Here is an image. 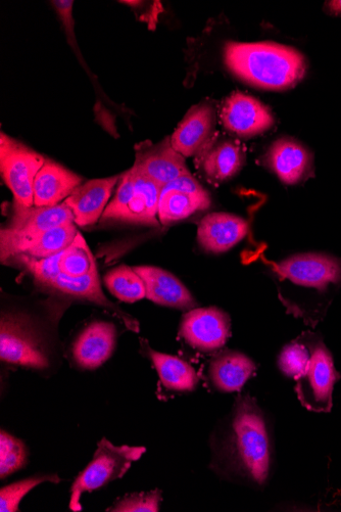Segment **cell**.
I'll list each match as a JSON object with an SVG mask.
<instances>
[{"instance_id":"20","label":"cell","mask_w":341,"mask_h":512,"mask_svg":"<svg viewBox=\"0 0 341 512\" xmlns=\"http://www.w3.org/2000/svg\"><path fill=\"white\" fill-rule=\"evenodd\" d=\"M197 158L199 169L213 184L234 177L246 160L245 152L233 141L212 142Z\"/></svg>"},{"instance_id":"1","label":"cell","mask_w":341,"mask_h":512,"mask_svg":"<svg viewBox=\"0 0 341 512\" xmlns=\"http://www.w3.org/2000/svg\"><path fill=\"white\" fill-rule=\"evenodd\" d=\"M211 468L218 475L255 489L271 475L273 446L267 417L257 401L239 395L212 437Z\"/></svg>"},{"instance_id":"30","label":"cell","mask_w":341,"mask_h":512,"mask_svg":"<svg viewBox=\"0 0 341 512\" xmlns=\"http://www.w3.org/2000/svg\"><path fill=\"white\" fill-rule=\"evenodd\" d=\"M162 491L154 490L126 495L107 511L113 512H158L163 500Z\"/></svg>"},{"instance_id":"2","label":"cell","mask_w":341,"mask_h":512,"mask_svg":"<svg viewBox=\"0 0 341 512\" xmlns=\"http://www.w3.org/2000/svg\"><path fill=\"white\" fill-rule=\"evenodd\" d=\"M224 60L237 77L254 86L283 90L297 85L306 74L304 56L289 46L272 43L229 42Z\"/></svg>"},{"instance_id":"17","label":"cell","mask_w":341,"mask_h":512,"mask_svg":"<svg viewBox=\"0 0 341 512\" xmlns=\"http://www.w3.org/2000/svg\"><path fill=\"white\" fill-rule=\"evenodd\" d=\"M249 223L236 215L212 213L200 223L198 240L204 250L211 253H224L246 238Z\"/></svg>"},{"instance_id":"10","label":"cell","mask_w":341,"mask_h":512,"mask_svg":"<svg viewBox=\"0 0 341 512\" xmlns=\"http://www.w3.org/2000/svg\"><path fill=\"white\" fill-rule=\"evenodd\" d=\"M211 205L209 193L191 174L183 175L164 186L158 217L164 225L188 218Z\"/></svg>"},{"instance_id":"3","label":"cell","mask_w":341,"mask_h":512,"mask_svg":"<svg viewBox=\"0 0 341 512\" xmlns=\"http://www.w3.org/2000/svg\"><path fill=\"white\" fill-rule=\"evenodd\" d=\"M145 451L144 447L115 446L106 438L102 439L97 444L93 459L72 485L70 509L75 512L81 511L80 500L83 493L99 490L121 479Z\"/></svg>"},{"instance_id":"15","label":"cell","mask_w":341,"mask_h":512,"mask_svg":"<svg viewBox=\"0 0 341 512\" xmlns=\"http://www.w3.org/2000/svg\"><path fill=\"white\" fill-rule=\"evenodd\" d=\"M117 331L113 323L94 321L78 336L72 347L75 363L94 370L107 362L116 347Z\"/></svg>"},{"instance_id":"6","label":"cell","mask_w":341,"mask_h":512,"mask_svg":"<svg viewBox=\"0 0 341 512\" xmlns=\"http://www.w3.org/2000/svg\"><path fill=\"white\" fill-rule=\"evenodd\" d=\"M0 358L4 362L44 370L50 366L42 341L22 315L3 314L0 322Z\"/></svg>"},{"instance_id":"22","label":"cell","mask_w":341,"mask_h":512,"mask_svg":"<svg viewBox=\"0 0 341 512\" xmlns=\"http://www.w3.org/2000/svg\"><path fill=\"white\" fill-rule=\"evenodd\" d=\"M267 161L279 179L289 185L297 184L309 174L312 159L300 144L280 139L270 148Z\"/></svg>"},{"instance_id":"25","label":"cell","mask_w":341,"mask_h":512,"mask_svg":"<svg viewBox=\"0 0 341 512\" xmlns=\"http://www.w3.org/2000/svg\"><path fill=\"white\" fill-rule=\"evenodd\" d=\"M105 285L117 299L134 303L146 298L142 278L133 267L121 265L105 276Z\"/></svg>"},{"instance_id":"5","label":"cell","mask_w":341,"mask_h":512,"mask_svg":"<svg viewBox=\"0 0 341 512\" xmlns=\"http://www.w3.org/2000/svg\"><path fill=\"white\" fill-rule=\"evenodd\" d=\"M310 361L297 380L296 392L301 404L312 412L328 413L333 405V390L340 380L333 357L322 341L310 345Z\"/></svg>"},{"instance_id":"26","label":"cell","mask_w":341,"mask_h":512,"mask_svg":"<svg viewBox=\"0 0 341 512\" xmlns=\"http://www.w3.org/2000/svg\"><path fill=\"white\" fill-rule=\"evenodd\" d=\"M60 270L75 278L97 271L94 257L82 235L78 234L70 247L61 254Z\"/></svg>"},{"instance_id":"31","label":"cell","mask_w":341,"mask_h":512,"mask_svg":"<svg viewBox=\"0 0 341 512\" xmlns=\"http://www.w3.org/2000/svg\"><path fill=\"white\" fill-rule=\"evenodd\" d=\"M327 13L335 16L341 15V0H333V2H327L325 5Z\"/></svg>"},{"instance_id":"21","label":"cell","mask_w":341,"mask_h":512,"mask_svg":"<svg viewBox=\"0 0 341 512\" xmlns=\"http://www.w3.org/2000/svg\"><path fill=\"white\" fill-rule=\"evenodd\" d=\"M130 170L133 174V192L121 221L156 226L163 186L132 168Z\"/></svg>"},{"instance_id":"11","label":"cell","mask_w":341,"mask_h":512,"mask_svg":"<svg viewBox=\"0 0 341 512\" xmlns=\"http://www.w3.org/2000/svg\"><path fill=\"white\" fill-rule=\"evenodd\" d=\"M220 117L227 130L242 137L262 134L274 124V118L265 105L241 92H234L224 102Z\"/></svg>"},{"instance_id":"16","label":"cell","mask_w":341,"mask_h":512,"mask_svg":"<svg viewBox=\"0 0 341 512\" xmlns=\"http://www.w3.org/2000/svg\"><path fill=\"white\" fill-rule=\"evenodd\" d=\"M120 178L121 176L93 179L78 186L65 201L74 215L76 225H93L103 217Z\"/></svg>"},{"instance_id":"28","label":"cell","mask_w":341,"mask_h":512,"mask_svg":"<svg viewBox=\"0 0 341 512\" xmlns=\"http://www.w3.org/2000/svg\"><path fill=\"white\" fill-rule=\"evenodd\" d=\"M45 482L58 484L61 479L57 475H37L3 487L0 490V511H19V504L23 498L35 487Z\"/></svg>"},{"instance_id":"13","label":"cell","mask_w":341,"mask_h":512,"mask_svg":"<svg viewBox=\"0 0 341 512\" xmlns=\"http://www.w3.org/2000/svg\"><path fill=\"white\" fill-rule=\"evenodd\" d=\"M216 112L211 104L192 107L170 138L173 149L185 157L198 156L211 143Z\"/></svg>"},{"instance_id":"12","label":"cell","mask_w":341,"mask_h":512,"mask_svg":"<svg viewBox=\"0 0 341 512\" xmlns=\"http://www.w3.org/2000/svg\"><path fill=\"white\" fill-rule=\"evenodd\" d=\"M136 159L132 167L135 171L151 178L161 186L190 174L185 159L176 152L170 138L157 145L150 142L135 147Z\"/></svg>"},{"instance_id":"8","label":"cell","mask_w":341,"mask_h":512,"mask_svg":"<svg viewBox=\"0 0 341 512\" xmlns=\"http://www.w3.org/2000/svg\"><path fill=\"white\" fill-rule=\"evenodd\" d=\"M231 333L229 315L217 307L194 308L185 313L179 335L194 350L212 353L221 349Z\"/></svg>"},{"instance_id":"7","label":"cell","mask_w":341,"mask_h":512,"mask_svg":"<svg viewBox=\"0 0 341 512\" xmlns=\"http://www.w3.org/2000/svg\"><path fill=\"white\" fill-rule=\"evenodd\" d=\"M0 147V169L8 188L14 195L15 204L24 207L34 206V181L45 163L38 153L13 141L2 134Z\"/></svg>"},{"instance_id":"23","label":"cell","mask_w":341,"mask_h":512,"mask_svg":"<svg viewBox=\"0 0 341 512\" xmlns=\"http://www.w3.org/2000/svg\"><path fill=\"white\" fill-rule=\"evenodd\" d=\"M148 356L151 358L164 389L171 392L187 393L196 390L199 377L194 369L186 361L155 351L146 345Z\"/></svg>"},{"instance_id":"9","label":"cell","mask_w":341,"mask_h":512,"mask_svg":"<svg viewBox=\"0 0 341 512\" xmlns=\"http://www.w3.org/2000/svg\"><path fill=\"white\" fill-rule=\"evenodd\" d=\"M276 271L291 284L320 293L341 282V262L323 254L291 256L280 262Z\"/></svg>"},{"instance_id":"4","label":"cell","mask_w":341,"mask_h":512,"mask_svg":"<svg viewBox=\"0 0 341 512\" xmlns=\"http://www.w3.org/2000/svg\"><path fill=\"white\" fill-rule=\"evenodd\" d=\"M72 221L74 215L65 202L55 207L15 204L11 222L0 235L2 260L23 254L45 231Z\"/></svg>"},{"instance_id":"27","label":"cell","mask_w":341,"mask_h":512,"mask_svg":"<svg viewBox=\"0 0 341 512\" xmlns=\"http://www.w3.org/2000/svg\"><path fill=\"white\" fill-rule=\"evenodd\" d=\"M27 460L25 443L3 430L0 433V478L4 480L20 471Z\"/></svg>"},{"instance_id":"29","label":"cell","mask_w":341,"mask_h":512,"mask_svg":"<svg viewBox=\"0 0 341 512\" xmlns=\"http://www.w3.org/2000/svg\"><path fill=\"white\" fill-rule=\"evenodd\" d=\"M310 355L308 345L298 342L291 343L282 350L278 366L284 376L297 381L306 371Z\"/></svg>"},{"instance_id":"19","label":"cell","mask_w":341,"mask_h":512,"mask_svg":"<svg viewBox=\"0 0 341 512\" xmlns=\"http://www.w3.org/2000/svg\"><path fill=\"white\" fill-rule=\"evenodd\" d=\"M256 369L255 362L246 354L228 350L211 360L209 380L216 391L238 392L255 374Z\"/></svg>"},{"instance_id":"18","label":"cell","mask_w":341,"mask_h":512,"mask_svg":"<svg viewBox=\"0 0 341 512\" xmlns=\"http://www.w3.org/2000/svg\"><path fill=\"white\" fill-rule=\"evenodd\" d=\"M81 182L77 174L46 159L34 181V206L55 207L64 203Z\"/></svg>"},{"instance_id":"14","label":"cell","mask_w":341,"mask_h":512,"mask_svg":"<svg viewBox=\"0 0 341 512\" xmlns=\"http://www.w3.org/2000/svg\"><path fill=\"white\" fill-rule=\"evenodd\" d=\"M142 278L146 299L165 307L179 310L197 308L198 302L172 273L155 266H135Z\"/></svg>"},{"instance_id":"24","label":"cell","mask_w":341,"mask_h":512,"mask_svg":"<svg viewBox=\"0 0 341 512\" xmlns=\"http://www.w3.org/2000/svg\"><path fill=\"white\" fill-rule=\"evenodd\" d=\"M79 234L74 221L47 230L23 254L35 259H44L63 253Z\"/></svg>"}]
</instances>
